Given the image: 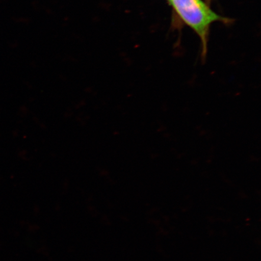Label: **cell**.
I'll return each instance as SVG.
<instances>
[{"instance_id":"2","label":"cell","mask_w":261,"mask_h":261,"mask_svg":"<svg viewBox=\"0 0 261 261\" xmlns=\"http://www.w3.org/2000/svg\"><path fill=\"white\" fill-rule=\"evenodd\" d=\"M207 2V3H210V2L211 1V0H206Z\"/></svg>"},{"instance_id":"1","label":"cell","mask_w":261,"mask_h":261,"mask_svg":"<svg viewBox=\"0 0 261 261\" xmlns=\"http://www.w3.org/2000/svg\"><path fill=\"white\" fill-rule=\"evenodd\" d=\"M169 2L185 23L200 36L205 54L211 24L213 22L224 21L226 19L215 14L201 0H169Z\"/></svg>"}]
</instances>
